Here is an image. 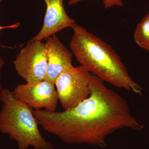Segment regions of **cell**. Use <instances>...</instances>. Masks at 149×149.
Segmentation results:
<instances>
[{"label": "cell", "mask_w": 149, "mask_h": 149, "mask_svg": "<svg viewBox=\"0 0 149 149\" xmlns=\"http://www.w3.org/2000/svg\"><path fill=\"white\" fill-rule=\"evenodd\" d=\"M91 74L81 65L73 67L58 77L55 85L58 100L64 110L73 108L90 96Z\"/></svg>", "instance_id": "4"}, {"label": "cell", "mask_w": 149, "mask_h": 149, "mask_svg": "<svg viewBox=\"0 0 149 149\" xmlns=\"http://www.w3.org/2000/svg\"><path fill=\"white\" fill-rule=\"evenodd\" d=\"M3 0H0V3H1L2 1ZM19 25V24H18V23H17V24H13L12 25H10V26H7V27H3V26H1L0 25V31L2 30V29H5V28H15L16 27H17Z\"/></svg>", "instance_id": "12"}, {"label": "cell", "mask_w": 149, "mask_h": 149, "mask_svg": "<svg viewBox=\"0 0 149 149\" xmlns=\"http://www.w3.org/2000/svg\"><path fill=\"white\" fill-rule=\"evenodd\" d=\"M0 132L17 142L18 149H55L43 138L32 109L15 97L7 88L0 91Z\"/></svg>", "instance_id": "3"}, {"label": "cell", "mask_w": 149, "mask_h": 149, "mask_svg": "<svg viewBox=\"0 0 149 149\" xmlns=\"http://www.w3.org/2000/svg\"><path fill=\"white\" fill-rule=\"evenodd\" d=\"M91 73L90 96L71 109L63 111H33L39 125L65 143L107 147L108 136L124 128H144L131 113L123 97Z\"/></svg>", "instance_id": "1"}, {"label": "cell", "mask_w": 149, "mask_h": 149, "mask_svg": "<svg viewBox=\"0 0 149 149\" xmlns=\"http://www.w3.org/2000/svg\"><path fill=\"white\" fill-rule=\"evenodd\" d=\"M46 11L42 27L39 33L29 41H42L55 35L65 28L75 24L73 19L68 16L63 6V0H44Z\"/></svg>", "instance_id": "7"}, {"label": "cell", "mask_w": 149, "mask_h": 149, "mask_svg": "<svg viewBox=\"0 0 149 149\" xmlns=\"http://www.w3.org/2000/svg\"><path fill=\"white\" fill-rule=\"evenodd\" d=\"M47 63L45 43L42 41H29L13 61L17 74L27 83L45 80Z\"/></svg>", "instance_id": "5"}, {"label": "cell", "mask_w": 149, "mask_h": 149, "mask_svg": "<svg viewBox=\"0 0 149 149\" xmlns=\"http://www.w3.org/2000/svg\"><path fill=\"white\" fill-rule=\"evenodd\" d=\"M84 0H68V4L70 6L74 5L75 4ZM104 7L105 9H108L114 6L122 7L123 3L122 0H102Z\"/></svg>", "instance_id": "10"}, {"label": "cell", "mask_w": 149, "mask_h": 149, "mask_svg": "<svg viewBox=\"0 0 149 149\" xmlns=\"http://www.w3.org/2000/svg\"><path fill=\"white\" fill-rule=\"evenodd\" d=\"M134 39L139 47L149 51V13L144 17L137 25Z\"/></svg>", "instance_id": "9"}, {"label": "cell", "mask_w": 149, "mask_h": 149, "mask_svg": "<svg viewBox=\"0 0 149 149\" xmlns=\"http://www.w3.org/2000/svg\"><path fill=\"white\" fill-rule=\"evenodd\" d=\"M54 84L46 80L20 84L15 88V97L35 110L56 111L58 97Z\"/></svg>", "instance_id": "6"}, {"label": "cell", "mask_w": 149, "mask_h": 149, "mask_svg": "<svg viewBox=\"0 0 149 149\" xmlns=\"http://www.w3.org/2000/svg\"><path fill=\"white\" fill-rule=\"evenodd\" d=\"M48 63L45 80L54 84L58 76L73 67L72 54L55 35L48 37L45 43Z\"/></svg>", "instance_id": "8"}, {"label": "cell", "mask_w": 149, "mask_h": 149, "mask_svg": "<svg viewBox=\"0 0 149 149\" xmlns=\"http://www.w3.org/2000/svg\"><path fill=\"white\" fill-rule=\"evenodd\" d=\"M4 64V61L3 59L1 56H0V78H1V70L2 69ZM2 89V85L1 84V82H0V91H1Z\"/></svg>", "instance_id": "11"}, {"label": "cell", "mask_w": 149, "mask_h": 149, "mask_svg": "<svg viewBox=\"0 0 149 149\" xmlns=\"http://www.w3.org/2000/svg\"><path fill=\"white\" fill-rule=\"evenodd\" d=\"M72 28L73 33L70 47L81 65L104 82L142 95L143 88L130 77L111 46L76 23Z\"/></svg>", "instance_id": "2"}]
</instances>
